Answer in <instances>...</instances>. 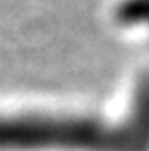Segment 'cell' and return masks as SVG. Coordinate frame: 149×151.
Listing matches in <instances>:
<instances>
[{"instance_id": "cell-2", "label": "cell", "mask_w": 149, "mask_h": 151, "mask_svg": "<svg viewBox=\"0 0 149 151\" xmlns=\"http://www.w3.org/2000/svg\"><path fill=\"white\" fill-rule=\"evenodd\" d=\"M115 18L123 26H141L149 30V0H121Z\"/></svg>"}, {"instance_id": "cell-1", "label": "cell", "mask_w": 149, "mask_h": 151, "mask_svg": "<svg viewBox=\"0 0 149 151\" xmlns=\"http://www.w3.org/2000/svg\"><path fill=\"white\" fill-rule=\"evenodd\" d=\"M0 151H149V133L131 113L115 125L93 117L0 113Z\"/></svg>"}]
</instances>
